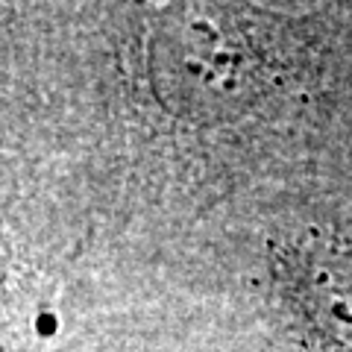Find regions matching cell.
Masks as SVG:
<instances>
[{
  "mask_svg": "<svg viewBox=\"0 0 352 352\" xmlns=\"http://www.w3.org/2000/svg\"><path fill=\"white\" fill-rule=\"evenodd\" d=\"M288 288L308 326L332 344H352V258L305 252L294 258Z\"/></svg>",
  "mask_w": 352,
  "mask_h": 352,
  "instance_id": "6da1fadb",
  "label": "cell"
}]
</instances>
